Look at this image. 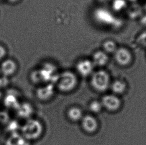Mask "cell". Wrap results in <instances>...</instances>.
I'll return each mask as SVG.
<instances>
[{
	"instance_id": "8fae6325",
	"label": "cell",
	"mask_w": 146,
	"mask_h": 145,
	"mask_svg": "<svg viewBox=\"0 0 146 145\" xmlns=\"http://www.w3.org/2000/svg\"><path fill=\"white\" fill-rule=\"evenodd\" d=\"M94 66L102 67L106 65L109 61L108 54L104 51H97L93 54L92 60Z\"/></svg>"
},
{
	"instance_id": "30bf717a",
	"label": "cell",
	"mask_w": 146,
	"mask_h": 145,
	"mask_svg": "<svg viewBox=\"0 0 146 145\" xmlns=\"http://www.w3.org/2000/svg\"><path fill=\"white\" fill-rule=\"evenodd\" d=\"M54 90L52 84H49L41 86L36 92L38 98L42 100H47L53 96Z\"/></svg>"
},
{
	"instance_id": "52a82bcc",
	"label": "cell",
	"mask_w": 146,
	"mask_h": 145,
	"mask_svg": "<svg viewBox=\"0 0 146 145\" xmlns=\"http://www.w3.org/2000/svg\"><path fill=\"white\" fill-rule=\"evenodd\" d=\"M18 66L12 59H6L3 61L0 66V72L7 78L15 74L17 70Z\"/></svg>"
},
{
	"instance_id": "7402d4cb",
	"label": "cell",
	"mask_w": 146,
	"mask_h": 145,
	"mask_svg": "<svg viewBox=\"0 0 146 145\" xmlns=\"http://www.w3.org/2000/svg\"><path fill=\"white\" fill-rule=\"evenodd\" d=\"M8 2L11 3H17L18 2L19 0H7Z\"/></svg>"
},
{
	"instance_id": "7a4b0ae2",
	"label": "cell",
	"mask_w": 146,
	"mask_h": 145,
	"mask_svg": "<svg viewBox=\"0 0 146 145\" xmlns=\"http://www.w3.org/2000/svg\"><path fill=\"white\" fill-rule=\"evenodd\" d=\"M42 125L39 121L30 119L23 126L22 133L27 139L35 140L42 135Z\"/></svg>"
},
{
	"instance_id": "5b68a950",
	"label": "cell",
	"mask_w": 146,
	"mask_h": 145,
	"mask_svg": "<svg viewBox=\"0 0 146 145\" xmlns=\"http://www.w3.org/2000/svg\"><path fill=\"white\" fill-rule=\"evenodd\" d=\"M114 55L115 61L121 66H127L132 62V53L126 47L118 48Z\"/></svg>"
},
{
	"instance_id": "5bb4252c",
	"label": "cell",
	"mask_w": 146,
	"mask_h": 145,
	"mask_svg": "<svg viewBox=\"0 0 146 145\" xmlns=\"http://www.w3.org/2000/svg\"><path fill=\"white\" fill-rule=\"evenodd\" d=\"M111 4L113 11L116 12H121L127 7L126 0H113Z\"/></svg>"
},
{
	"instance_id": "9a60e30c",
	"label": "cell",
	"mask_w": 146,
	"mask_h": 145,
	"mask_svg": "<svg viewBox=\"0 0 146 145\" xmlns=\"http://www.w3.org/2000/svg\"><path fill=\"white\" fill-rule=\"evenodd\" d=\"M103 51L107 54L114 53L117 49V46L114 41L113 40H106L103 44Z\"/></svg>"
},
{
	"instance_id": "e0dca14e",
	"label": "cell",
	"mask_w": 146,
	"mask_h": 145,
	"mask_svg": "<svg viewBox=\"0 0 146 145\" xmlns=\"http://www.w3.org/2000/svg\"><path fill=\"white\" fill-rule=\"evenodd\" d=\"M103 105L101 102L94 100L90 103L89 109L94 113H98L102 109Z\"/></svg>"
},
{
	"instance_id": "3957f363",
	"label": "cell",
	"mask_w": 146,
	"mask_h": 145,
	"mask_svg": "<svg viewBox=\"0 0 146 145\" xmlns=\"http://www.w3.org/2000/svg\"><path fill=\"white\" fill-rule=\"evenodd\" d=\"M56 80L59 90L64 92L72 90L77 84L76 76L74 73L69 71L62 72L58 76Z\"/></svg>"
},
{
	"instance_id": "d6986e66",
	"label": "cell",
	"mask_w": 146,
	"mask_h": 145,
	"mask_svg": "<svg viewBox=\"0 0 146 145\" xmlns=\"http://www.w3.org/2000/svg\"><path fill=\"white\" fill-rule=\"evenodd\" d=\"M16 103L18 104L16 102V98H15L14 96H9L6 98V104L7 106L11 107L14 106Z\"/></svg>"
},
{
	"instance_id": "cb8c5ba5",
	"label": "cell",
	"mask_w": 146,
	"mask_h": 145,
	"mask_svg": "<svg viewBox=\"0 0 146 145\" xmlns=\"http://www.w3.org/2000/svg\"><path fill=\"white\" fill-rule=\"evenodd\" d=\"M129 1H130V2H136L137 0H128Z\"/></svg>"
},
{
	"instance_id": "6da1fadb",
	"label": "cell",
	"mask_w": 146,
	"mask_h": 145,
	"mask_svg": "<svg viewBox=\"0 0 146 145\" xmlns=\"http://www.w3.org/2000/svg\"><path fill=\"white\" fill-rule=\"evenodd\" d=\"M93 16L98 24L111 29H119L123 25V21L121 18L104 7L96 8L93 11Z\"/></svg>"
},
{
	"instance_id": "277c9868",
	"label": "cell",
	"mask_w": 146,
	"mask_h": 145,
	"mask_svg": "<svg viewBox=\"0 0 146 145\" xmlns=\"http://www.w3.org/2000/svg\"><path fill=\"white\" fill-rule=\"evenodd\" d=\"M91 82L96 90L103 92L110 86V76L108 72L103 70L96 71L92 74Z\"/></svg>"
},
{
	"instance_id": "9c48e42d",
	"label": "cell",
	"mask_w": 146,
	"mask_h": 145,
	"mask_svg": "<svg viewBox=\"0 0 146 145\" xmlns=\"http://www.w3.org/2000/svg\"><path fill=\"white\" fill-rule=\"evenodd\" d=\"M82 125L83 129L89 133H93L97 130L98 123L93 116L89 115L84 116L82 118Z\"/></svg>"
},
{
	"instance_id": "ac0fdd59",
	"label": "cell",
	"mask_w": 146,
	"mask_h": 145,
	"mask_svg": "<svg viewBox=\"0 0 146 145\" xmlns=\"http://www.w3.org/2000/svg\"><path fill=\"white\" fill-rule=\"evenodd\" d=\"M19 136H12V137L8 139L7 145H21L22 139L16 142L20 138Z\"/></svg>"
},
{
	"instance_id": "ffe728a7",
	"label": "cell",
	"mask_w": 146,
	"mask_h": 145,
	"mask_svg": "<svg viewBox=\"0 0 146 145\" xmlns=\"http://www.w3.org/2000/svg\"><path fill=\"white\" fill-rule=\"evenodd\" d=\"M7 53L6 49L2 45H0V61L4 59Z\"/></svg>"
},
{
	"instance_id": "4fadbf2b",
	"label": "cell",
	"mask_w": 146,
	"mask_h": 145,
	"mask_svg": "<svg viewBox=\"0 0 146 145\" xmlns=\"http://www.w3.org/2000/svg\"><path fill=\"white\" fill-rule=\"evenodd\" d=\"M67 115L69 119L73 121H77L81 120L83 117L82 110L77 107L70 108L68 111Z\"/></svg>"
},
{
	"instance_id": "d4e9b609",
	"label": "cell",
	"mask_w": 146,
	"mask_h": 145,
	"mask_svg": "<svg viewBox=\"0 0 146 145\" xmlns=\"http://www.w3.org/2000/svg\"><path fill=\"white\" fill-rule=\"evenodd\" d=\"M0 74H1V72H0Z\"/></svg>"
},
{
	"instance_id": "603a6c76",
	"label": "cell",
	"mask_w": 146,
	"mask_h": 145,
	"mask_svg": "<svg viewBox=\"0 0 146 145\" xmlns=\"http://www.w3.org/2000/svg\"><path fill=\"white\" fill-rule=\"evenodd\" d=\"M2 92H1V90H0V100H1V98H2Z\"/></svg>"
},
{
	"instance_id": "2e32d148",
	"label": "cell",
	"mask_w": 146,
	"mask_h": 145,
	"mask_svg": "<svg viewBox=\"0 0 146 145\" xmlns=\"http://www.w3.org/2000/svg\"><path fill=\"white\" fill-rule=\"evenodd\" d=\"M19 114L22 117H28L31 115L33 112L32 106L29 103H24L21 105L19 108Z\"/></svg>"
},
{
	"instance_id": "7c38bea8",
	"label": "cell",
	"mask_w": 146,
	"mask_h": 145,
	"mask_svg": "<svg viewBox=\"0 0 146 145\" xmlns=\"http://www.w3.org/2000/svg\"><path fill=\"white\" fill-rule=\"evenodd\" d=\"M110 87L114 94H122L126 90L127 84L123 80H117L110 84Z\"/></svg>"
},
{
	"instance_id": "8992f818",
	"label": "cell",
	"mask_w": 146,
	"mask_h": 145,
	"mask_svg": "<svg viewBox=\"0 0 146 145\" xmlns=\"http://www.w3.org/2000/svg\"><path fill=\"white\" fill-rule=\"evenodd\" d=\"M103 107L110 111H116L120 107L121 102L116 94H107L103 97L101 102Z\"/></svg>"
},
{
	"instance_id": "44dd1931",
	"label": "cell",
	"mask_w": 146,
	"mask_h": 145,
	"mask_svg": "<svg viewBox=\"0 0 146 145\" xmlns=\"http://www.w3.org/2000/svg\"><path fill=\"white\" fill-rule=\"evenodd\" d=\"M112 1L113 0H97L98 3L102 5L108 4L109 3H111Z\"/></svg>"
},
{
	"instance_id": "ba28073f",
	"label": "cell",
	"mask_w": 146,
	"mask_h": 145,
	"mask_svg": "<svg viewBox=\"0 0 146 145\" xmlns=\"http://www.w3.org/2000/svg\"><path fill=\"white\" fill-rule=\"evenodd\" d=\"M94 67V65L91 60L83 59L77 63L76 70L82 76H87L93 74Z\"/></svg>"
}]
</instances>
